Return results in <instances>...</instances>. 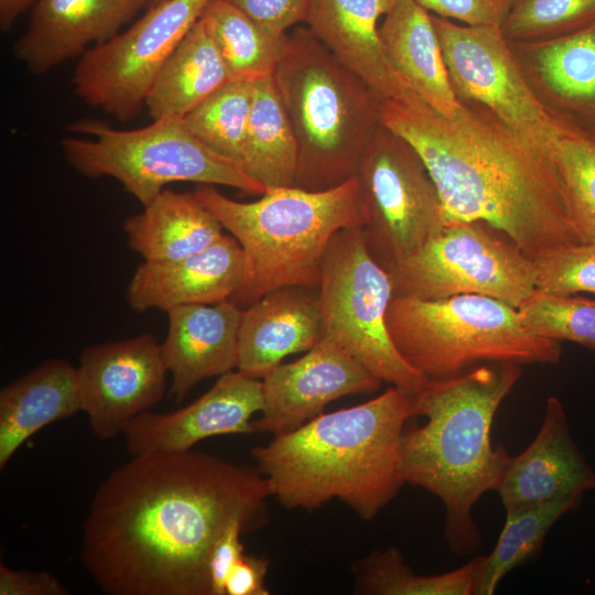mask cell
<instances>
[{
	"label": "cell",
	"instance_id": "cell-1",
	"mask_svg": "<svg viewBox=\"0 0 595 595\" xmlns=\"http://www.w3.org/2000/svg\"><path fill=\"white\" fill-rule=\"evenodd\" d=\"M270 496L257 467L193 450L132 455L93 496L82 563L109 595H210L213 547L234 521L261 526Z\"/></svg>",
	"mask_w": 595,
	"mask_h": 595
},
{
	"label": "cell",
	"instance_id": "cell-2",
	"mask_svg": "<svg viewBox=\"0 0 595 595\" xmlns=\"http://www.w3.org/2000/svg\"><path fill=\"white\" fill-rule=\"evenodd\" d=\"M447 118L413 91L381 102V122L420 154L444 224L483 221L532 259L581 242L567 215L553 154L483 106L461 102Z\"/></svg>",
	"mask_w": 595,
	"mask_h": 595
},
{
	"label": "cell",
	"instance_id": "cell-3",
	"mask_svg": "<svg viewBox=\"0 0 595 595\" xmlns=\"http://www.w3.org/2000/svg\"><path fill=\"white\" fill-rule=\"evenodd\" d=\"M413 393L391 386L253 447L271 497L285 509L306 510L337 498L363 520L374 519L405 484L400 445Z\"/></svg>",
	"mask_w": 595,
	"mask_h": 595
},
{
	"label": "cell",
	"instance_id": "cell-4",
	"mask_svg": "<svg viewBox=\"0 0 595 595\" xmlns=\"http://www.w3.org/2000/svg\"><path fill=\"white\" fill-rule=\"evenodd\" d=\"M521 374L518 364L487 363L429 379L412 394L411 419L425 422L403 430L401 473L405 484L441 499L445 538L457 554L482 544L472 511L485 493L497 490L510 463L502 444L493 446L490 434L498 408Z\"/></svg>",
	"mask_w": 595,
	"mask_h": 595
},
{
	"label": "cell",
	"instance_id": "cell-5",
	"mask_svg": "<svg viewBox=\"0 0 595 595\" xmlns=\"http://www.w3.org/2000/svg\"><path fill=\"white\" fill-rule=\"evenodd\" d=\"M193 193L242 249L245 278L230 299L240 309L281 286L317 289L334 235L366 224L355 177L318 192L271 188L253 202L232 199L214 185L199 184Z\"/></svg>",
	"mask_w": 595,
	"mask_h": 595
},
{
	"label": "cell",
	"instance_id": "cell-6",
	"mask_svg": "<svg viewBox=\"0 0 595 595\" xmlns=\"http://www.w3.org/2000/svg\"><path fill=\"white\" fill-rule=\"evenodd\" d=\"M273 78L298 142L294 186L318 192L355 177L382 101L307 28L289 34Z\"/></svg>",
	"mask_w": 595,
	"mask_h": 595
},
{
	"label": "cell",
	"instance_id": "cell-7",
	"mask_svg": "<svg viewBox=\"0 0 595 595\" xmlns=\"http://www.w3.org/2000/svg\"><path fill=\"white\" fill-rule=\"evenodd\" d=\"M387 326L400 355L426 379L459 375L480 363L553 365L562 357L561 344L529 333L516 307L479 294L394 296Z\"/></svg>",
	"mask_w": 595,
	"mask_h": 595
},
{
	"label": "cell",
	"instance_id": "cell-8",
	"mask_svg": "<svg viewBox=\"0 0 595 595\" xmlns=\"http://www.w3.org/2000/svg\"><path fill=\"white\" fill-rule=\"evenodd\" d=\"M67 130L80 136L61 140L68 164L89 177L115 178L142 206L175 182L228 186L251 195L267 192L240 166L205 145L178 118L154 119L137 129L79 120Z\"/></svg>",
	"mask_w": 595,
	"mask_h": 595
},
{
	"label": "cell",
	"instance_id": "cell-9",
	"mask_svg": "<svg viewBox=\"0 0 595 595\" xmlns=\"http://www.w3.org/2000/svg\"><path fill=\"white\" fill-rule=\"evenodd\" d=\"M317 291L322 338L340 346L382 382L410 392L424 387L429 379L400 355L389 334L391 275L368 251L361 227L334 235Z\"/></svg>",
	"mask_w": 595,
	"mask_h": 595
},
{
	"label": "cell",
	"instance_id": "cell-10",
	"mask_svg": "<svg viewBox=\"0 0 595 595\" xmlns=\"http://www.w3.org/2000/svg\"><path fill=\"white\" fill-rule=\"evenodd\" d=\"M393 298L479 294L518 309L536 290L534 261L483 221H456L389 272Z\"/></svg>",
	"mask_w": 595,
	"mask_h": 595
},
{
	"label": "cell",
	"instance_id": "cell-11",
	"mask_svg": "<svg viewBox=\"0 0 595 595\" xmlns=\"http://www.w3.org/2000/svg\"><path fill=\"white\" fill-rule=\"evenodd\" d=\"M358 182L366 214V247L387 271L445 226L437 187L416 150L381 125L359 162Z\"/></svg>",
	"mask_w": 595,
	"mask_h": 595
},
{
	"label": "cell",
	"instance_id": "cell-12",
	"mask_svg": "<svg viewBox=\"0 0 595 595\" xmlns=\"http://www.w3.org/2000/svg\"><path fill=\"white\" fill-rule=\"evenodd\" d=\"M210 0H163L127 30L87 50L73 75L76 95L120 121L136 117L159 71Z\"/></svg>",
	"mask_w": 595,
	"mask_h": 595
},
{
	"label": "cell",
	"instance_id": "cell-13",
	"mask_svg": "<svg viewBox=\"0 0 595 595\" xmlns=\"http://www.w3.org/2000/svg\"><path fill=\"white\" fill-rule=\"evenodd\" d=\"M448 78L459 102L490 111L553 154L560 119L537 96L498 25H462L431 13Z\"/></svg>",
	"mask_w": 595,
	"mask_h": 595
},
{
	"label": "cell",
	"instance_id": "cell-14",
	"mask_svg": "<svg viewBox=\"0 0 595 595\" xmlns=\"http://www.w3.org/2000/svg\"><path fill=\"white\" fill-rule=\"evenodd\" d=\"M77 371L82 411L102 441L162 400L169 372L161 344L150 333L85 348Z\"/></svg>",
	"mask_w": 595,
	"mask_h": 595
},
{
	"label": "cell",
	"instance_id": "cell-15",
	"mask_svg": "<svg viewBox=\"0 0 595 595\" xmlns=\"http://www.w3.org/2000/svg\"><path fill=\"white\" fill-rule=\"evenodd\" d=\"M263 405L252 433H288L332 401L376 392L382 381L334 342L321 338L300 359L280 364L262 379Z\"/></svg>",
	"mask_w": 595,
	"mask_h": 595
},
{
	"label": "cell",
	"instance_id": "cell-16",
	"mask_svg": "<svg viewBox=\"0 0 595 595\" xmlns=\"http://www.w3.org/2000/svg\"><path fill=\"white\" fill-rule=\"evenodd\" d=\"M263 405L262 381L236 369L220 375L213 387L173 412L145 411L122 434L131 455L184 452L215 435L252 433L251 416Z\"/></svg>",
	"mask_w": 595,
	"mask_h": 595
},
{
	"label": "cell",
	"instance_id": "cell-17",
	"mask_svg": "<svg viewBox=\"0 0 595 595\" xmlns=\"http://www.w3.org/2000/svg\"><path fill=\"white\" fill-rule=\"evenodd\" d=\"M148 0H36L14 53L25 68L42 75L104 43Z\"/></svg>",
	"mask_w": 595,
	"mask_h": 595
},
{
	"label": "cell",
	"instance_id": "cell-18",
	"mask_svg": "<svg viewBox=\"0 0 595 595\" xmlns=\"http://www.w3.org/2000/svg\"><path fill=\"white\" fill-rule=\"evenodd\" d=\"M595 488V473L570 432L562 402L549 397L531 444L511 456L497 488L505 510L582 496Z\"/></svg>",
	"mask_w": 595,
	"mask_h": 595
},
{
	"label": "cell",
	"instance_id": "cell-19",
	"mask_svg": "<svg viewBox=\"0 0 595 595\" xmlns=\"http://www.w3.org/2000/svg\"><path fill=\"white\" fill-rule=\"evenodd\" d=\"M245 278V257L231 235L209 247L171 261L140 263L126 290L138 312L167 311L184 304H212L230 300Z\"/></svg>",
	"mask_w": 595,
	"mask_h": 595
},
{
	"label": "cell",
	"instance_id": "cell-20",
	"mask_svg": "<svg viewBox=\"0 0 595 595\" xmlns=\"http://www.w3.org/2000/svg\"><path fill=\"white\" fill-rule=\"evenodd\" d=\"M510 45L548 109L569 125L595 131V20L554 39Z\"/></svg>",
	"mask_w": 595,
	"mask_h": 595
},
{
	"label": "cell",
	"instance_id": "cell-21",
	"mask_svg": "<svg viewBox=\"0 0 595 595\" xmlns=\"http://www.w3.org/2000/svg\"><path fill=\"white\" fill-rule=\"evenodd\" d=\"M241 311L230 300L166 311L169 327L161 350L172 375L170 393L177 402L202 380L237 369Z\"/></svg>",
	"mask_w": 595,
	"mask_h": 595
},
{
	"label": "cell",
	"instance_id": "cell-22",
	"mask_svg": "<svg viewBox=\"0 0 595 595\" xmlns=\"http://www.w3.org/2000/svg\"><path fill=\"white\" fill-rule=\"evenodd\" d=\"M321 338L317 289H274L241 311L237 369L262 379L286 356L310 350Z\"/></svg>",
	"mask_w": 595,
	"mask_h": 595
},
{
	"label": "cell",
	"instance_id": "cell-23",
	"mask_svg": "<svg viewBox=\"0 0 595 595\" xmlns=\"http://www.w3.org/2000/svg\"><path fill=\"white\" fill-rule=\"evenodd\" d=\"M396 0H310L307 29L383 101L411 89L391 68L379 37V20Z\"/></svg>",
	"mask_w": 595,
	"mask_h": 595
},
{
	"label": "cell",
	"instance_id": "cell-24",
	"mask_svg": "<svg viewBox=\"0 0 595 595\" xmlns=\"http://www.w3.org/2000/svg\"><path fill=\"white\" fill-rule=\"evenodd\" d=\"M378 31L398 77L432 109L454 118L462 104L452 88L431 13L411 0H396Z\"/></svg>",
	"mask_w": 595,
	"mask_h": 595
},
{
	"label": "cell",
	"instance_id": "cell-25",
	"mask_svg": "<svg viewBox=\"0 0 595 595\" xmlns=\"http://www.w3.org/2000/svg\"><path fill=\"white\" fill-rule=\"evenodd\" d=\"M82 410L77 367L47 359L0 391V467L44 426Z\"/></svg>",
	"mask_w": 595,
	"mask_h": 595
},
{
	"label": "cell",
	"instance_id": "cell-26",
	"mask_svg": "<svg viewBox=\"0 0 595 595\" xmlns=\"http://www.w3.org/2000/svg\"><path fill=\"white\" fill-rule=\"evenodd\" d=\"M122 229L130 248L149 262L184 258L224 235L221 224L194 193L169 188L144 205L142 212L127 217Z\"/></svg>",
	"mask_w": 595,
	"mask_h": 595
},
{
	"label": "cell",
	"instance_id": "cell-27",
	"mask_svg": "<svg viewBox=\"0 0 595 595\" xmlns=\"http://www.w3.org/2000/svg\"><path fill=\"white\" fill-rule=\"evenodd\" d=\"M232 80L199 19L159 71L144 99L151 118L183 119Z\"/></svg>",
	"mask_w": 595,
	"mask_h": 595
},
{
	"label": "cell",
	"instance_id": "cell-28",
	"mask_svg": "<svg viewBox=\"0 0 595 595\" xmlns=\"http://www.w3.org/2000/svg\"><path fill=\"white\" fill-rule=\"evenodd\" d=\"M298 154L296 138L273 75L255 82L241 169L267 191L291 187Z\"/></svg>",
	"mask_w": 595,
	"mask_h": 595
},
{
	"label": "cell",
	"instance_id": "cell-29",
	"mask_svg": "<svg viewBox=\"0 0 595 595\" xmlns=\"http://www.w3.org/2000/svg\"><path fill=\"white\" fill-rule=\"evenodd\" d=\"M201 19L232 79L255 83L274 74L288 48L286 32L273 31L221 0H210Z\"/></svg>",
	"mask_w": 595,
	"mask_h": 595
},
{
	"label": "cell",
	"instance_id": "cell-30",
	"mask_svg": "<svg viewBox=\"0 0 595 595\" xmlns=\"http://www.w3.org/2000/svg\"><path fill=\"white\" fill-rule=\"evenodd\" d=\"M485 555L442 574L420 575L399 549L376 550L353 565L355 593L367 595H474Z\"/></svg>",
	"mask_w": 595,
	"mask_h": 595
},
{
	"label": "cell",
	"instance_id": "cell-31",
	"mask_svg": "<svg viewBox=\"0 0 595 595\" xmlns=\"http://www.w3.org/2000/svg\"><path fill=\"white\" fill-rule=\"evenodd\" d=\"M581 501L582 496H571L507 510L497 543L485 555L474 595H493L509 572L536 558L551 527Z\"/></svg>",
	"mask_w": 595,
	"mask_h": 595
},
{
	"label": "cell",
	"instance_id": "cell-32",
	"mask_svg": "<svg viewBox=\"0 0 595 595\" xmlns=\"http://www.w3.org/2000/svg\"><path fill=\"white\" fill-rule=\"evenodd\" d=\"M553 158L571 224L581 242L595 241V131L560 119Z\"/></svg>",
	"mask_w": 595,
	"mask_h": 595
},
{
	"label": "cell",
	"instance_id": "cell-33",
	"mask_svg": "<svg viewBox=\"0 0 595 595\" xmlns=\"http://www.w3.org/2000/svg\"><path fill=\"white\" fill-rule=\"evenodd\" d=\"M253 83L232 79L182 120L205 145L241 167Z\"/></svg>",
	"mask_w": 595,
	"mask_h": 595
},
{
	"label": "cell",
	"instance_id": "cell-34",
	"mask_svg": "<svg viewBox=\"0 0 595 595\" xmlns=\"http://www.w3.org/2000/svg\"><path fill=\"white\" fill-rule=\"evenodd\" d=\"M517 310L529 333L559 343H576L595 351V299L536 289Z\"/></svg>",
	"mask_w": 595,
	"mask_h": 595
},
{
	"label": "cell",
	"instance_id": "cell-35",
	"mask_svg": "<svg viewBox=\"0 0 595 595\" xmlns=\"http://www.w3.org/2000/svg\"><path fill=\"white\" fill-rule=\"evenodd\" d=\"M595 20V0H510L500 29L510 44L547 41Z\"/></svg>",
	"mask_w": 595,
	"mask_h": 595
},
{
	"label": "cell",
	"instance_id": "cell-36",
	"mask_svg": "<svg viewBox=\"0 0 595 595\" xmlns=\"http://www.w3.org/2000/svg\"><path fill=\"white\" fill-rule=\"evenodd\" d=\"M536 289L595 295V241L578 242L533 259Z\"/></svg>",
	"mask_w": 595,
	"mask_h": 595
},
{
	"label": "cell",
	"instance_id": "cell-37",
	"mask_svg": "<svg viewBox=\"0 0 595 595\" xmlns=\"http://www.w3.org/2000/svg\"><path fill=\"white\" fill-rule=\"evenodd\" d=\"M428 12L466 25L500 26L510 0H411Z\"/></svg>",
	"mask_w": 595,
	"mask_h": 595
},
{
	"label": "cell",
	"instance_id": "cell-38",
	"mask_svg": "<svg viewBox=\"0 0 595 595\" xmlns=\"http://www.w3.org/2000/svg\"><path fill=\"white\" fill-rule=\"evenodd\" d=\"M260 24L286 32L294 24L304 22L310 0H221Z\"/></svg>",
	"mask_w": 595,
	"mask_h": 595
},
{
	"label": "cell",
	"instance_id": "cell-39",
	"mask_svg": "<svg viewBox=\"0 0 595 595\" xmlns=\"http://www.w3.org/2000/svg\"><path fill=\"white\" fill-rule=\"evenodd\" d=\"M247 531V527L241 521H234L213 547L207 565L210 595H225L227 576L236 562L245 554L240 536Z\"/></svg>",
	"mask_w": 595,
	"mask_h": 595
},
{
	"label": "cell",
	"instance_id": "cell-40",
	"mask_svg": "<svg viewBox=\"0 0 595 595\" xmlns=\"http://www.w3.org/2000/svg\"><path fill=\"white\" fill-rule=\"evenodd\" d=\"M67 588L45 571L11 570L0 564V595H66Z\"/></svg>",
	"mask_w": 595,
	"mask_h": 595
},
{
	"label": "cell",
	"instance_id": "cell-41",
	"mask_svg": "<svg viewBox=\"0 0 595 595\" xmlns=\"http://www.w3.org/2000/svg\"><path fill=\"white\" fill-rule=\"evenodd\" d=\"M268 569L267 559L245 553L227 576L225 595H269L264 583Z\"/></svg>",
	"mask_w": 595,
	"mask_h": 595
},
{
	"label": "cell",
	"instance_id": "cell-42",
	"mask_svg": "<svg viewBox=\"0 0 595 595\" xmlns=\"http://www.w3.org/2000/svg\"><path fill=\"white\" fill-rule=\"evenodd\" d=\"M36 0H0V28L7 32L18 17Z\"/></svg>",
	"mask_w": 595,
	"mask_h": 595
},
{
	"label": "cell",
	"instance_id": "cell-43",
	"mask_svg": "<svg viewBox=\"0 0 595 595\" xmlns=\"http://www.w3.org/2000/svg\"><path fill=\"white\" fill-rule=\"evenodd\" d=\"M163 0H148L149 4L152 6V4H155V3H159Z\"/></svg>",
	"mask_w": 595,
	"mask_h": 595
}]
</instances>
